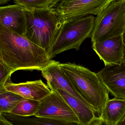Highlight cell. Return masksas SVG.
<instances>
[{
	"label": "cell",
	"mask_w": 125,
	"mask_h": 125,
	"mask_svg": "<svg viewBox=\"0 0 125 125\" xmlns=\"http://www.w3.org/2000/svg\"><path fill=\"white\" fill-rule=\"evenodd\" d=\"M60 63V62L52 60L51 63L41 71L42 76L46 80L51 91L58 90L65 91L91 108L76 92L70 80L61 69Z\"/></svg>",
	"instance_id": "obj_9"
},
{
	"label": "cell",
	"mask_w": 125,
	"mask_h": 125,
	"mask_svg": "<svg viewBox=\"0 0 125 125\" xmlns=\"http://www.w3.org/2000/svg\"><path fill=\"white\" fill-rule=\"evenodd\" d=\"M125 31V0H113L95 19L92 43L123 35Z\"/></svg>",
	"instance_id": "obj_4"
},
{
	"label": "cell",
	"mask_w": 125,
	"mask_h": 125,
	"mask_svg": "<svg viewBox=\"0 0 125 125\" xmlns=\"http://www.w3.org/2000/svg\"><path fill=\"white\" fill-rule=\"evenodd\" d=\"M97 74L113 95L125 99V63L105 66Z\"/></svg>",
	"instance_id": "obj_8"
},
{
	"label": "cell",
	"mask_w": 125,
	"mask_h": 125,
	"mask_svg": "<svg viewBox=\"0 0 125 125\" xmlns=\"http://www.w3.org/2000/svg\"><path fill=\"white\" fill-rule=\"evenodd\" d=\"M0 59L14 72L42 71L52 60L45 50L0 24Z\"/></svg>",
	"instance_id": "obj_1"
},
{
	"label": "cell",
	"mask_w": 125,
	"mask_h": 125,
	"mask_svg": "<svg viewBox=\"0 0 125 125\" xmlns=\"http://www.w3.org/2000/svg\"><path fill=\"white\" fill-rule=\"evenodd\" d=\"M6 90L18 94L27 99L41 101L49 95L52 91L41 79L14 83L11 80L6 83Z\"/></svg>",
	"instance_id": "obj_11"
},
{
	"label": "cell",
	"mask_w": 125,
	"mask_h": 125,
	"mask_svg": "<svg viewBox=\"0 0 125 125\" xmlns=\"http://www.w3.org/2000/svg\"><path fill=\"white\" fill-rule=\"evenodd\" d=\"M123 41L124 43L123 57L122 63H125V31L123 34Z\"/></svg>",
	"instance_id": "obj_22"
},
{
	"label": "cell",
	"mask_w": 125,
	"mask_h": 125,
	"mask_svg": "<svg viewBox=\"0 0 125 125\" xmlns=\"http://www.w3.org/2000/svg\"><path fill=\"white\" fill-rule=\"evenodd\" d=\"M1 114L15 125H81L77 123H69L35 116L24 117L10 113Z\"/></svg>",
	"instance_id": "obj_15"
},
{
	"label": "cell",
	"mask_w": 125,
	"mask_h": 125,
	"mask_svg": "<svg viewBox=\"0 0 125 125\" xmlns=\"http://www.w3.org/2000/svg\"><path fill=\"white\" fill-rule=\"evenodd\" d=\"M9 1V0H0V4H4L5 3H7Z\"/></svg>",
	"instance_id": "obj_24"
},
{
	"label": "cell",
	"mask_w": 125,
	"mask_h": 125,
	"mask_svg": "<svg viewBox=\"0 0 125 125\" xmlns=\"http://www.w3.org/2000/svg\"><path fill=\"white\" fill-rule=\"evenodd\" d=\"M60 0H16L15 4L20 5L29 11L43 10L54 8Z\"/></svg>",
	"instance_id": "obj_18"
},
{
	"label": "cell",
	"mask_w": 125,
	"mask_h": 125,
	"mask_svg": "<svg viewBox=\"0 0 125 125\" xmlns=\"http://www.w3.org/2000/svg\"><path fill=\"white\" fill-rule=\"evenodd\" d=\"M92 48L105 66L120 65L123 57V35L92 43Z\"/></svg>",
	"instance_id": "obj_10"
},
{
	"label": "cell",
	"mask_w": 125,
	"mask_h": 125,
	"mask_svg": "<svg viewBox=\"0 0 125 125\" xmlns=\"http://www.w3.org/2000/svg\"><path fill=\"white\" fill-rule=\"evenodd\" d=\"M95 19L93 15H89L63 23L49 54L50 60L69 50H79L83 42L87 38H90Z\"/></svg>",
	"instance_id": "obj_5"
},
{
	"label": "cell",
	"mask_w": 125,
	"mask_h": 125,
	"mask_svg": "<svg viewBox=\"0 0 125 125\" xmlns=\"http://www.w3.org/2000/svg\"><path fill=\"white\" fill-rule=\"evenodd\" d=\"M112 0H60L56 8L65 23L89 15L98 16Z\"/></svg>",
	"instance_id": "obj_6"
},
{
	"label": "cell",
	"mask_w": 125,
	"mask_h": 125,
	"mask_svg": "<svg viewBox=\"0 0 125 125\" xmlns=\"http://www.w3.org/2000/svg\"><path fill=\"white\" fill-rule=\"evenodd\" d=\"M65 100L79 120L81 125H88L96 117L90 107L63 90L57 91Z\"/></svg>",
	"instance_id": "obj_13"
},
{
	"label": "cell",
	"mask_w": 125,
	"mask_h": 125,
	"mask_svg": "<svg viewBox=\"0 0 125 125\" xmlns=\"http://www.w3.org/2000/svg\"><path fill=\"white\" fill-rule=\"evenodd\" d=\"M15 72L0 59V89L4 88L6 83L11 79V76Z\"/></svg>",
	"instance_id": "obj_19"
},
{
	"label": "cell",
	"mask_w": 125,
	"mask_h": 125,
	"mask_svg": "<svg viewBox=\"0 0 125 125\" xmlns=\"http://www.w3.org/2000/svg\"><path fill=\"white\" fill-rule=\"evenodd\" d=\"M40 102L23 98L9 113L21 117L35 116Z\"/></svg>",
	"instance_id": "obj_17"
},
{
	"label": "cell",
	"mask_w": 125,
	"mask_h": 125,
	"mask_svg": "<svg viewBox=\"0 0 125 125\" xmlns=\"http://www.w3.org/2000/svg\"><path fill=\"white\" fill-rule=\"evenodd\" d=\"M0 125H15L6 118L2 115L0 114Z\"/></svg>",
	"instance_id": "obj_21"
},
{
	"label": "cell",
	"mask_w": 125,
	"mask_h": 125,
	"mask_svg": "<svg viewBox=\"0 0 125 125\" xmlns=\"http://www.w3.org/2000/svg\"><path fill=\"white\" fill-rule=\"evenodd\" d=\"M56 7L43 10H25L27 27L24 36L43 49L48 56L64 23Z\"/></svg>",
	"instance_id": "obj_3"
},
{
	"label": "cell",
	"mask_w": 125,
	"mask_h": 125,
	"mask_svg": "<svg viewBox=\"0 0 125 125\" xmlns=\"http://www.w3.org/2000/svg\"><path fill=\"white\" fill-rule=\"evenodd\" d=\"M26 9L17 4L0 8V24L10 30L24 36L27 27Z\"/></svg>",
	"instance_id": "obj_12"
},
{
	"label": "cell",
	"mask_w": 125,
	"mask_h": 125,
	"mask_svg": "<svg viewBox=\"0 0 125 125\" xmlns=\"http://www.w3.org/2000/svg\"><path fill=\"white\" fill-rule=\"evenodd\" d=\"M35 116L52 120L79 123V120L70 106L57 91L40 101Z\"/></svg>",
	"instance_id": "obj_7"
},
{
	"label": "cell",
	"mask_w": 125,
	"mask_h": 125,
	"mask_svg": "<svg viewBox=\"0 0 125 125\" xmlns=\"http://www.w3.org/2000/svg\"><path fill=\"white\" fill-rule=\"evenodd\" d=\"M59 66L76 92L99 117L106 103L110 99L109 92L97 73L74 63H60Z\"/></svg>",
	"instance_id": "obj_2"
},
{
	"label": "cell",
	"mask_w": 125,
	"mask_h": 125,
	"mask_svg": "<svg viewBox=\"0 0 125 125\" xmlns=\"http://www.w3.org/2000/svg\"><path fill=\"white\" fill-rule=\"evenodd\" d=\"M88 125H113L104 120L101 118L100 117H96Z\"/></svg>",
	"instance_id": "obj_20"
},
{
	"label": "cell",
	"mask_w": 125,
	"mask_h": 125,
	"mask_svg": "<svg viewBox=\"0 0 125 125\" xmlns=\"http://www.w3.org/2000/svg\"><path fill=\"white\" fill-rule=\"evenodd\" d=\"M23 98L18 94L0 89V114L9 113Z\"/></svg>",
	"instance_id": "obj_16"
},
{
	"label": "cell",
	"mask_w": 125,
	"mask_h": 125,
	"mask_svg": "<svg viewBox=\"0 0 125 125\" xmlns=\"http://www.w3.org/2000/svg\"><path fill=\"white\" fill-rule=\"evenodd\" d=\"M125 115V99L115 97L106 103L99 117L113 125H117Z\"/></svg>",
	"instance_id": "obj_14"
},
{
	"label": "cell",
	"mask_w": 125,
	"mask_h": 125,
	"mask_svg": "<svg viewBox=\"0 0 125 125\" xmlns=\"http://www.w3.org/2000/svg\"><path fill=\"white\" fill-rule=\"evenodd\" d=\"M117 125H125V115L123 119Z\"/></svg>",
	"instance_id": "obj_23"
}]
</instances>
